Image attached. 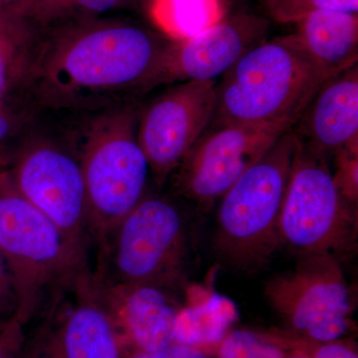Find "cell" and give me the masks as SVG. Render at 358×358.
<instances>
[{
	"instance_id": "9c48e42d",
	"label": "cell",
	"mask_w": 358,
	"mask_h": 358,
	"mask_svg": "<svg viewBox=\"0 0 358 358\" xmlns=\"http://www.w3.org/2000/svg\"><path fill=\"white\" fill-rule=\"evenodd\" d=\"M23 199L86 251L88 204L79 159L64 145L42 136L21 148L8 173Z\"/></svg>"
},
{
	"instance_id": "30bf717a",
	"label": "cell",
	"mask_w": 358,
	"mask_h": 358,
	"mask_svg": "<svg viewBox=\"0 0 358 358\" xmlns=\"http://www.w3.org/2000/svg\"><path fill=\"white\" fill-rule=\"evenodd\" d=\"M289 131L271 124H209L176 169V189L199 203L221 199Z\"/></svg>"
},
{
	"instance_id": "6da1fadb",
	"label": "cell",
	"mask_w": 358,
	"mask_h": 358,
	"mask_svg": "<svg viewBox=\"0 0 358 358\" xmlns=\"http://www.w3.org/2000/svg\"><path fill=\"white\" fill-rule=\"evenodd\" d=\"M171 41L124 21L84 23L36 39L28 107L86 114L131 102L129 95L155 88Z\"/></svg>"
},
{
	"instance_id": "e0dca14e",
	"label": "cell",
	"mask_w": 358,
	"mask_h": 358,
	"mask_svg": "<svg viewBox=\"0 0 358 358\" xmlns=\"http://www.w3.org/2000/svg\"><path fill=\"white\" fill-rule=\"evenodd\" d=\"M237 317L236 306L229 299L214 292H202L181 308L176 343L200 350L201 346L220 345Z\"/></svg>"
},
{
	"instance_id": "3957f363",
	"label": "cell",
	"mask_w": 358,
	"mask_h": 358,
	"mask_svg": "<svg viewBox=\"0 0 358 358\" xmlns=\"http://www.w3.org/2000/svg\"><path fill=\"white\" fill-rule=\"evenodd\" d=\"M0 253L15 299L13 317L22 327L88 274L86 251L23 199L8 173L0 174Z\"/></svg>"
},
{
	"instance_id": "5b68a950",
	"label": "cell",
	"mask_w": 358,
	"mask_h": 358,
	"mask_svg": "<svg viewBox=\"0 0 358 358\" xmlns=\"http://www.w3.org/2000/svg\"><path fill=\"white\" fill-rule=\"evenodd\" d=\"M298 136L282 134L221 197L215 249L233 267L255 270L281 247L279 219Z\"/></svg>"
},
{
	"instance_id": "9a60e30c",
	"label": "cell",
	"mask_w": 358,
	"mask_h": 358,
	"mask_svg": "<svg viewBox=\"0 0 358 358\" xmlns=\"http://www.w3.org/2000/svg\"><path fill=\"white\" fill-rule=\"evenodd\" d=\"M294 127L292 131L324 157L343 148L357 150V65L327 78Z\"/></svg>"
},
{
	"instance_id": "f1b7e54d",
	"label": "cell",
	"mask_w": 358,
	"mask_h": 358,
	"mask_svg": "<svg viewBox=\"0 0 358 358\" xmlns=\"http://www.w3.org/2000/svg\"><path fill=\"white\" fill-rule=\"evenodd\" d=\"M17 1H20V0H0V2H3V3H11V2Z\"/></svg>"
},
{
	"instance_id": "7402d4cb",
	"label": "cell",
	"mask_w": 358,
	"mask_h": 358,
	"mask_svg": "<svg viewBox=\"0 0 358 358\" xmlns=\"http://www.w3.org/2000/svg\"><path fill=\"white\" fill-rule=\"evenodd\" d=\"M268 338L281 346L282 350H294V355L307 358H358L350 346L338 341L320 343L292 334H267Z\"/></svg>"
},
{
	"instance_id": "7c38bea8",
	"label": "cell",
	"mask_w": 358,
	"mask_h": 358,
	"mask_svg": "<svg viewBox=\"0 0 358 358\" xmlns=\"http://www.w3.org/2000/svg\"><path fill=\"white\" fill-rule=\"evenodd\" d=\"M216 81L178 83L138 115V138L157 182L181 164L213 119Z\"/></svg>"
},
{
	"instance_id": "5bb4252c",
	"label": "cell",
	"mask_w": 358,
	"mask_h": 358,
	"mask_svg": "<svg viewBox=\"0 0 358 358\" xmlns=\"http://www.w3.org/2000/svg\"><path fill=\"white\" fill-rule=\"evenodd\" d=\"M124 348L157 352L176 343L182 303L176 289L157 284H106L93 278Z\"/></svg>"
},
{
	"instance_id": "d6986e66",
	"label": "cell",
	"mask_w": 358,
	"mask_h": 358,
	"mask_svg": "<svg viewBox=\"0 0 358 358\" xmlns=\"http://www.w3.org/2000/svg\"><path fill=\"white\" fill-rule=\"evenodd\" d=\"M152 15L167 38H190L225 17L222 0H155Z\"/></svg>"
},
{
	"instance_id": "484cf974",
	"label": "cell",
	"mask_w": 358,
	"mask_h": 358,
	"mask_svg": "<svg viewBox=\"0 0 358 358\" xmlns=\"http://www.w3.org/2000/svg\"><path fill=\"white\" fill-rule=\"evenodd\" d=\"M15 308V299L6 263L0 253V317Z\"/></svg>"
},
{
	"instance_id": "d4e9b609",
	"label": "cell",
	"mask_w": 358,
	"mask_h": 358,
	"mask_svg": "<svg viewBox=\"0 0 358 358\" xmlns=\"http://www.w3.org/2000/svg\"><path fill=\"white\" fill-rule=\"evenodd\" d=\"M124 358H209L200 348L174 343L164 350L157 352H141L134 350Z\"/></svg>"
},
{
	"instance_id": "83f0119b",
	"label": "cell",
	"mask_w": 358,
	"mask_h": 358,
	"mask_svg": "<svg viewBox=\"0 0 358 358\" xmlns=\"http://www.w3.org/2000/svg\"><path fill=\"white\" fill-rule=\"evenodd\" d=\"M20 119V117L0 112V145L13 134L16 127H18Z\"/></svg>"
},
{
	"instance_id": "8fae6325",
	"label": "cell",
	"mask_w": 358,
	"mask_h": 358,
	"mask_svg": "<svg viewBox=\"0 0 358 358\" xmlns=\"http://www.w3.org/2000/svg\"><path fill=\"white\" fill-rule=\"evenodd\" d=\"M74 299L54 301L48 317L27 341L20 358H124V345L93 277L85 275Z\"/></svg>"
},
{
	"instance_id": "8992f818",
	"label": "cell",
	"mask_w": 358,
	"mask_h": 358,
	"mask_svg": "<svg viewBox=\"0 0 358 358\" xmlns=\"http://www.w3.org/2000/svg\"><path fill=\"white\" fill-rule=\"evenodd\" d=\"M106 284H157L178 288L189 262L185 216L171 200L145 196L101 247Z\"/></svg>"
},
{
	"instance_id": "4316f807",
	"label": "cell",
	"mask_w": 358,
	"mask_h": 358,
	"mask_svg": "<svg viewBox=\"0 0 358 358\" xmlns=\"http://www.w3.org/2000/svg\"><path fill=\"white\" fill-rule=\"evenodd\" d=\"M72 1L87 13L101 14L109 13L122 6L126 0H72Z\"/></svg>"
},
{
	"instance_id": "f546056e",
	"label": "cell",
	"mask_w": 358,
	"mask_h": 358,
	"mask_svg": "<svg viewBox=\"0 0 358 358\" xmlns=\"http://www.w3.org/2000/svg\"><path fill=\"white\" fill-rule=\"evenodd\" d=\"M291 358H307L305 357H303V355H294L293 357Z\"/></svg>"
},
{
	"instance_id": "ac0fdd59",
	"label": "cell",
	"mask_w": 358,
	"mask_h": 358,
	"mask_svg": "<svg viewBox=\"0 0 358 358\" xmlns=\"http://www.w3.org/2000/svg\"><path fill=\"white\" fill-rule=\"evenodd\" d=\"M35 39L0 24V112L20 119L29 109L27 88Z\"/></svg>"
},
{
	"instance_id": "2e32d148",
	"label": "cell",
	"mask_w": 358,
	"mask_h": 358,
	"mask_svg": "<svg viewBox=\"0 0 358 358\" xmlns=\"http://www.w3.org/2000/svg\"><path fill=\"white\" fill-rule=\"evenodd\" d=\"M296 25L294 35L327 78L357 65L358 13L319 10Z\"/></svg>"
},
{
	"instance_id": "cb8c5ba5",
	"label": "cell",
	"mask_w": 358,
	"mask_h": 358,
	"mask_svg": "<svg viewBox=\"0 0 358 358\" xmlns=\"http://www.w3.org/2000/svg\"><path fill=\"white\" fill-rule=\"evenodd\" d=\"M22 326L13 317L0 331V358H20Z\"/></svg>"
},
{
	"instance_id": "52a82bcc",
	"label": "cell",
	"mask_w": 358,
	"mask_h": 358,
	"mask_svg": "<svg viewBox=\"0 0 358 358\" xmlns=\"http://www.w3.org/2000/svg\"><path fill=\"white\" fill-rule=\"evenodd\" d=\"M280 243L300 255L355 248L357 206L341 194L327 157L299 138L279 219Z\"/></svg>"
},
{
	"instance_id": "44dd1931",
	"label": "cell",
	"mask_w": 358,
	"mask_h": 358,
	"mask_svg": "<svg viewBox=\"0 0 358 358\" xmlns=\"http://www.w3.org/2000/svg\"><path fill=\"white\" fill-rule=\"evenodd\" d=\"M219 358H286L285 350L267 336L246 329L230 331L221 341Z\"/></svg>"
},
{
	"instance_id": "603a6c76",
	"label": "cell",
	"mask_w": 358,
	"mask_h": 358,
	"mask_svg": "<svg viewBox=\"0 0 358 358\" xmlns=\"http://www.w3.org/2000/svg\"><path fill=\"white\" fill-rule=\"evenodd\" d=\"M334 157V181L341 194L357 206L358 201V148H343Z\"/></svg>"
},
{
	"instance_id": "4fadbf2b",
	"label": "cell",
	"mask_w": 358,
	"mask_h": 358,
	"mask_svg": "<svg viewBox=\"0 0 358 358\" xmlns=\"http://www.w3.org/2000/svg\"><path fill=\"white\" fill-rule=\"evenodd\" d=\"M268 23L262 16H225L190 38L167 47L155 87L190 81H216L244 54L267 40Z\"/></svg>"
},
{
	"instance_id": "277c9868",
	"label": "cell",
	"mask_w": 358,
	"mask_h": 358,
	"mask_svg": "<svg viewBox=\"0 0 358 358\" xmlns=\"http://www.w3.org/2000/svg\"><path fill=\"white\" fill-rule=\"evenodd\" d=\"M138 115L133 102L86 113L76 133L89 233L101 247L145 196L150 167L138 143Z\"/></svg>"
},
{
	"instance_id": "ffe728a7",
	"label": "cell",
	"mask_w": 358,
	"mask_h": 358,
	"mask_svg": "<svg viewBox=\"0 0 358 358\" xmlns=\"http://www.w3.org/2000/svg\"><path fill=\"white\" fill-rule=\"evenodd\" d=\"M273 20L294 23L319 10L358 13V0H260Z\"/></svg>"
},
{
	"instance_id": "ba28073f",
	"label": "cell",
	"mask_w": 358,
	"mask_h": 358,
	"mask_svg": "<svg viewBox=\"0 0 358 358\" xmlns=\"http://www.w3.org/2000/svg\"><path fill=\"white\" fill-rule=\"evenodd\" d=\"M265 294L296 336L329 343L339 341L350 327L352 299L336 256L301 255L293 271L266 284Z\"/></svg>"
},
{
	"instance_id": "7a4b0ae2",
	"label": "cell",
	"mask_w": 358,
	"mask_h": 358,
	"mask_svg": "<svg viewBox=\"0 0 358 358\" xmlns=\"http://www.w3.org/2000/svg\"><path fill=\"white\" fill-rule=\"evenodd\" d=\"M221 78L210 124H271L289 131L327 79L294 33L257 45Z\"/></svg>"
}]
</instances>
